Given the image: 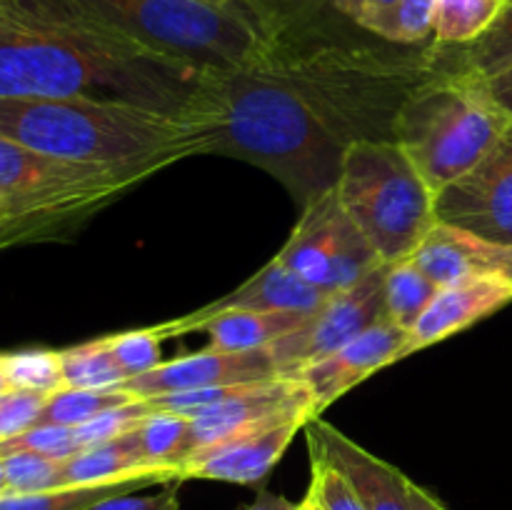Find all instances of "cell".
<instances>
[{"instance_id":"cell-1","label":"cell","mask_w":512,"mask_h":510,"mask_svg":"<svg viewBox=\"0 0 512 510\" xmlns=\"http://www.w3.org/2000/svg\"><path fill=\"white\" fill-rule=\"evenodd\" d=\"M223 75L113 38L60 0H0V98H93L218 118Z\"/></svg>"},{"instance_id":"cell-2","label":"cell","mask_w":512,"mask_h":510,"mask_svg":"<svg viewBox=\"0 0 512 510\" xmlns=\"http://www.w3.org/2000/svg\"><path fill=\"white\" fill-rule=\"evenodd\" d=\"M218 118H180L93 98H0V135L70 163L168 168L213 155Z\"/></svg>"},{"instance_id":"cell-3","label":"cell","mask_w":512,"mask_h":510,"mask_svg":"<svg viewBox=\"0 0 512 510\" xmlns=\"http://www.w3.org/2000/svg\"><path fill=\"white\" fill-rule=\"evenodd\" d=\"M440 45L390 50L323 43L310 50L278 45L273 65L308 113L345 150L360 140H395V118L420 83L443 68Z\"/></svg>"},{"instance_id":"cell-4","label":"cell","mask_w":512,"mask_h":510,"mask_svg":"<svg viewBox=\"0 0 512 510\" xmlns=\"http://www.w3.org/2000/svg\"><path fill=\"white\" fill-rule=\"evenodd\" d=\"M213 155L268 170L303 208L335 188L345 148L308 113L268 55L223 75Z\"/></svg>"},{"instance_id":"cell-5","label":"cell","mask_w":512,"mask_h":510,"mask_svg":"<svg viewBox=\"0 0 512 510\" xmlns=\"http://www.w3.org/2000/svg\"><path fill=\"white\" fill-rule=\"evenodd\" d=\"M93 28L165 58L215 73L245 68L278 50V40L243 3L215 0H60Z\"/></svg>"},{"instance_id":"cell-6","label":"cell","mask_w":512,"mask_h":510,"mask_svg":"<svg viewBox=\"0 0 512 510\" xmlns=\"http://www.w3.org/2000/svg\"><path fill=\"white\" fill-rule=\"evenodd\" d=\"M512 118L493 100L485 80L443 65L410 93L395 118L393 138L438 193L493 150Z\"/></svg>"},{"instance_id":"cell-7","label":"cell","mask_w":512,"mask_h":510,"mask_svg":"<svg viewBox=\"0 0 512 510\" xmlns=\"http://www.w3.org/2000/svg\"><path fill=\"white\" fill-rule=\"evenodd\" d=\"M155 173V165L70 163L0 135V248L78 223Z\"/></svg>"},{"instance_id":"cell-8","label":"cell","mask_w":512,"mask_h":510,"mask_svg":"<svg viewBox=\"0 0 512 510\" xmlns=\"http://www.w3.org/2000/svg\"><path fill=\"white\" fill-rule=\"evenodd\" d=\"M335 193L383 263L410 258L438 223L435 190L395 140L350 145Z\"/></svg>"},{"instance_id":"cell-9","label":"cell","mask_w":512,"mask_h":510,"mask_svg":"<svg viewBox=\"0 0 512 510\" xmlns=\"http://www.w3.org/2000/svg\"><path fill=\"white\" fill-rule=\"evenodd\" d=\"M385 270L388 263L370 270L350 288L330 293L318 310L308 315L293 333L268 345L270 358L283 375L298 373L305 365L335 353L358 338L370 325L385 318Z\"/></svg>"},{"instance_id":"cell-10","label":"cell","mask_w":512,"mask_h":510,"mask_svg":"<svg viewBox=\"0 0 512 510\" xmlns=\"http://www.w3.org/2000/svg\"><path fill=\"white\" fill-rule=\"evenodd\" d=\"M315 415L318 410L313 395L295 375H275L255 383H240L220 403L190 418L188 458L238 435L288 420L308 423Z\"/></svg>"},{"instance_id":"cell-11","label":"cell","mask_w":512,"mask_h":510,"mask_svg":"<svg viewBox=\"0 0 512 510\" xmlns=\"http://www.w3.org/2000/svg\"><path fill=\"white\" fill-rule=\"evenodd\" d=\"M435 218L512 248V125L475 168L435 193Z\"/></svg>"},{"instance_id":"cell-12","label":"cell","mask_w":512,"mask_h":510,"mask_svg":"<svg viewBox=\"0 0 512 510\" xmlns=\"http://www.w3.org/2000/svg\"><path fill=\"white\" fill-rule=\"evenodd\" d=\"M283 375L270 358L268 348L228 353V350L205 348L198 353L163 360L150 373L138 375L123 383L125 393L133 398H155V395L185 393V390L218 388V385L255 383V380Z\"/></svg>"},{"instance_id":"cell-13","label":"cell","mask_w":512,"mask_h":510,"mask_svg":"<svg viewBox=\"0 0 512 510\" xmlns=\"http://www.w3.org/2000/svg\"><path fill=\"white\" fill-rule=\"evenodd\" d=\"M405 340H408V330L383 318L380 323L370 325L358 338L345 343L343 348L305 365L293 375L303 380L305 388L310 390L315 410L320 415L328 405L343 398L348 390L363 383L365 378L398 363Z\"/></svg>"},{"instance_id":"cell-14","label":"cell","mask_w":512,"mask_h":510,"mask_svg":"<svg viewBox=\"0 0 512 510\" xmlns=\"http://www.w3.org/2000/svg\"><path fill=\"white\" fill-rule=\"evenodd\" d=\"M328 295L315 285L305 283L295 273H290L278 258L270 260L268 265L258 270L253 278L245 280L240 288L233 293L223 295V298L213 300V303L203 305L200 310L188 315H180L178 320H168V335L178 338V335L195 333L203 330V325L210 318L220 313H230V310H260V313H300L310 315L323 305Z\"/></svg>"},{"instance_id":"cell-15","label":"cell","mask_w":512,"mask_h":510,"mask_svg":"<svg viewBox=\"0 0 512 510\" xmlns=\"http://www.w3.org/2000/svg\"><path fill=\"white\" fill-rule=\"evenodd\" d=\"M410 258L438 288L500 278L512 283V248L468 230L435 223Z\"/></svg>"},{"instance_id":"cell-16","label":"cell","mask_w":512,"mask_h":510,"mask_svg":"<svg viewBox=\"0 0 512 510\" xmlns=\"http://www.w3.org/2000/svg\"><path fill=\"white\" fill-rule=\"evenodd\" d=\"M308 448L318 450L333 460L350 483L355 485L368 510H413L410 508V478H405L395 465L385 463L378 455L365 450L335 425L325 423L320 415L305 423Z\"/></svg>"},{"instance_id":"cell-17","label":"cell","mask_w":512,"mask_h":510,"mask_svg":"<svg viewBox=\"0 0 512 510\" xmlns=\"http://www.w3.org/2000/svg\"><path fill=\"white\" fill-rule=\"evenodd\" d=\"M305 425V420H288V423L270 425V428L253 430L238 435L225 443L200 450L183 465L180 478L220 480L235 485H260L278 465L295 433Z\"/></svg>"},{"instance_id":"cell-18","label":"cell","mask_w":512,"mask_h":510,"mask_svg":"<svg viewBox=\"0 0 512 510\" xmlns=\"http://www.w3.org/2000/svg\"><path fill=\"white\" fill-rule=\"evenodd\" d=\"M508 303H512L510 280L485 278L453 285V288H440L433 303L418 318V323L408 330V340L400 350V360L435 343H443L450 335L463 333L470 325L488 318Z\"/></svg>"},{"instance_id":"cell-19","label":"cell","mask_w":512,"mask_h":510,"mask_svg":"<svg viewBox=\"0 0 512 510\" xmlns=\"http://www.w3.org/2000/svg\"><path fill=\"white\" fill-rule=\"evenodd\" d=\"M348 225L350 218L340 205L338 193H335V188L328 190L325 195L303 205V213H300V220L295 223L288 243L280 248L275 258L290 273L325 293L330 273H333L335 253H338Z\"/></svg>"},{"instance_id":"cell-20","label":"cell","mask_w":512,"mask_h":510,"mask_svg":"<svg viewBox=\"0 0 512 510\" xmlns=\"http://www.w3.org/2000/svg\"><path fill=\"white\" fill-rule=\"evenodd\" d=\"M120 480H148V483H178L168 470L153 468L140 445L138 433L120 435V438L85 448L73 458L63 460V485H103Z\"/></svg>"},{"instance_id":"cell-21","label":"cell","mask_w":512,"mask_h":510,"mask_svg":"<svg viewBox=\"0 0 512 510\" xmlns=\"http://www.w3.org/2000/svg\"><path fill=\"white\" fill-rule=\"evenodd\" d=\"M278 43L293 38L298 30H313L328 18H340L360 30L365 18L393 0H243Z\"/></svg>"},{"instance_id":"cell-22","label":"cell","mask_w":512,"mask_h":510,"mask_svg":"<svg viewBox=\"0 0 512 510\" xmlns=\"http://www.w3.org/2000/svg\"><path fill=\"white\" fill-rule=\"evenodd\" d=\"M308 315L300 313H260V310H230L210 318L203 325L208 333V348L243 353L263 350L275 340L293 333Z\"/></svg>"},{"instance_id":"cell-23","label":"cell","mask_w":512,"mask_h":510,"mask_svg":"<svg viewBox=\"0 0 512 510\" xmlns=\"http://www.w3.org/2000/svg\"><path fill=\"white\" fill-rule=\"evenodd\" d=\"M438 285L418 268L413 258L388 263L385 270V318L400 328L410 330L418 323L433 298Z\"/></svg>"},{"instance_id":"cell-24","label":"cell","mask_w":512,"mask_h":510,"mask_svg":"<svg viewBox=\"0 0 512 510\" xmlns=\"http://www.w3.org/2000/svg\"><path fill=\"white\" fill-rule=\"evenodd\" d=\"M143 453L153 468L168 470L178 478L183 473V465L188 460L190 443V418L180 413H168V410H153L140 420L135 428Z\"/></svg>"},{"instance_id":"cell-25","label":"cell","mask_w":512,"mask_h":510,"mask_svg":"<svg viewBox=\"0 0 512 510\" xmlns=\"http://www.w3.org/2000/svg\"><path fill=\"white\" fill-rule=\"evenodd\" d=\"M505 0H435L433 43L463 48L475 43L503 13Z\"/></svg>"},{"instance_id":"cell-26","label":"cell","mask_w":512,"mask_h":510,"mask_svg":"<svg viewBox=\"0 0 512 510\" xmlns=\"http://www.w3.org/2000/svg\"><path fill=\"white\" fill-rule=\"evenodd\" d=\"M433 18L435 0H393L365 18L360 30L375 35L383 43L413 48L433 38Z\"/></svg>"},{"instance_id":"cell-27","label":"cell","mask_w":512,"mask_h":510,"mask_svg":"<svg viewBox=\"0 0 512 510\" xmlns=\"http://www.w3.org/2000/svg\"><path fill=\"white\" fill-rule=\"evenodd\" d=\"M153 485L148 480H120L103 485H68V488L43 490V493H5L0 495V510H88L115 495L135 493Z\"/></svg>"},{"instance_id":"cell-28","label":"cell","mask_w":512,"mask_h":510,"mask_svg":"<svg viewBox=\"0 0 512 510\" xmlns=\"http://www.w3.org/2000/svg\"><path fill=\"white\" fill-rule=\"evenodd\" d=\"M60 358H63L65 388L113 390L123 388V383L128 380L120 370L118 360L110 353L108 335L60 350Z\"/></svg>"},{"instance_id":"cell-29","label":"cell","mask_w":512,"mask_h":510,"mask_svg":"<svg viewBox=\"0 0 512 510\" xmlns=\"http://www.w3.org/2000/svg\"><path fill=\"white\" fill-rule=\"evenodd\" d=\"M455 65L480 80H490L512 68V0L475 43L458 48Z\"/></svg>"},{"instance_id":"cell-30","label":"cell","mask_w":512,"mask_h":510,"mask_svg":"<svg viewBox=\"0 0 512 510\" xmlns=\"http://www.w3.org/2000/svg\"><path fill=\"white\" fill-rule=\"evenodd\" d=\"M133 395L125 393L123 388L113 390H85V388H60L53 395H48L45 403L43 418L40 423H55L68 425V428H78V425L88 423L103 410L113 408V405L125 403Z\"/></svg>"},{"instance_id":"cell-31","label":"cell","mask_w":512,"mask_h":510,"mask_svg":"<svg viewBox=\"0 0 512 510\" xmlns=\"http://www.w3.org/2000/svg\"><path fill=\"white\" fill-rule=\"evenodd\" d=\"M5 373L13 388L35 390V393L53 395L65 388L63 358L60 350H20V353H3Z\"/></svg>"},{"instance_id":"cell-32","label":"cell","mask_w":512,"mask_h":510,"mask_svg":"<svg viewBox=\"0 0 512 510\" xmlns=\"http://www.w3.org/2000/svg\"><path fill=\"white\" fill-rule=\"evenodd\" d=\"M168 325L160 323L153 328L125 330V333L108 335V345L113 358L118 360L125 378H138L150 373L163 363V340H168Z\"/></svg>"},{"instance_id":"cell-33","label":"cell","mask_w":512,"mask_h":510,"mask_svg":"<svg viewBox=\"0 0 512 510\" xmlns=\"http://www.w3.org/2000/svg\"><path fill=\"white\" fill-rule=\"evenodd\" d=\"M308 498L320 510H368L348 475L318 450H310Z\"/></svg>"},{"instance_id":"cell-34","label":"cell","mask_w":512,"mask_h":510,"mask_svg":"<svg viewBox=\"0 0 512 510\" xmlns=\"http://www.w3.org/2000/svg\"><path fill=\"white\" fill-rule=\"evenodd\" d=\"M8 493H43V490L65 488L63 460L45 458L35 453L3 455Z\"/></svg>"},{"instance_id":"cell-35","label":"cell","mask_w":512,"mask_h":510,"mask_svg":"<svg viewBox=\"0 0 512 510\" xmlns=\"http://www.w3.org/2000/svg\"><path fill=\"white\" fill-rule=\"evenodd\" d=\"M150 413V405L143 398H130L125 403L113 405V408L103 410L95 418H90L88 423L78 425L75 428V440H78V448H95L100 443H108V440L120 438V435L130 433L140 425V420Z\"/></svg>"},{"instance_id":"cell-36","label":"cell","mask_w":512,"mask_h":510,"mask_svg":"<svg viewBox=\"0 0 512 510\" xmlns=\"http://www.w3.org/2000/svg\"><path fill=\"white\" fill-rule=\"evenodd\" d=\"M10 453H35L53 460H68L80 453L75 428L55 423H38L33 428L23 430L20 435L0 440V458Z\"/></svg>"},{"instance_id":"cell-37","label":"cell","mask_w":512,"mask_h":510,"mask_svg":"<svg viewBox=\"0 0 512 510\" xmlns=\"http://www.w3.org/2000/svg\"><path fill=\"white\" fill-rule=\"evenodd\" d=\"M45 403H48V395L35 393V390L13 388L0 395V440L13 438L38 425Z\"/></svg>"},{"instance_id":"cell-38","label":"cell","mask_w":512,"mask_h":510,"mask_svg":"<svg viewBox=\"0 0 512 510\" xmlns=\"http://www.w3.org/2000/svg\"><path fill=\"white\" fill-rule=\"evenodd\" d=\"M88 510H180V498L178 488L170 485L158 495H115V498L103 500V503L93 505Z\"/></svg>"},{"instance_id":"cell-39","label":"cell","mask_w":512,"mask_h":510,"mask_svg":"<svg viewBox=\"0 0 512 510\" xmlns=\"http://www.w3.org/2000/svg\"><path fill=\"white\" fill-rule=\"evenodd\" d=\"M485 88L493 95L495 103L505 110V113L512 118V68L505 70V73L495 75V78L485 80Z\"/></svg>"},{"instance_id":"cell-40","label":"cell","mask_w":512,"mask_h":510,"mask_svg":"<svg viewBox=\"0 0 512 510\" xmlns=\"http://www.w3.org/2000/svg\"><path fill=\"white\" fill-rule=\"evenodd\" d=\"M410 508L413 510H448L430 490L410 480Z\"/></svg>"},{"instance_id":"cell-41","label":"cell","mask_w":512,"mask_h":510,"mask_svg":"<svg viewBox=\"0 0 512 510\" xmlns=\"http://www.w3.org/2000/svg\"><path fill=\"white\" fill-rule=\"evenodd\" d=\"M243 510H295V503H290L283 495L270 493V490H260L258 498L250 505H245Z\"/></svg>"},{"instance_id":"cell-42","label":"cell","mask_w":512,"mask_h":510,"mask_svg":"<svg viewBox=\"0 0 512 510\" xmlns=\"http://www.w3.org/2000/svg\"><path fill=\"white\" fill-rule=\"evenodd\" d=\"M8 390H13V385H10L8 380V373H5V363H3V355H0V395H5Z\"/></svg>"},{"instance_id":"cell-43","label":"cell","mask_w":512,"mask_h":510,"mask_svg":"<svg viewBox=\"0 0 512 510\" xmlns=\"http://www.w3.org/2000/svg\"><path fill=\"white\" fill-rule=\"evenodd\" d=\"M8 493V478H5V465L3 458H0V495Z\"/></svg>"},{"instance_id":"cell-44","label":"cell","mask_w":512,"mask_h":510,"mask_svg":"<svg viewBox=\"0 0 512 510\" xmlns=\"http://www.w3.org/2000/svg\"><path fill=\"white\" fill-rule=\"evenodd\" d=\"M295 510H320V508H318V505L313 503V500L308 498V495H305V500H303V503L295 505Z\"/></svg>"},{"instance_id":"cell-45","label":"cell","mask_w":512,"mask_h":510,"mask_svg":"<svg viewBox=\"0 0 512 510\" xmlns=\"http://www.w3.org/2000/svg\"><path fill=\"white\" fill-rule=\"evenodd\" d=\"M215 3H233V0H215Z\"/></svg>"},{"instance_id":"cell-46","label":"cell","mask_w":512,"mask_h":510,"mask_svg":"<svg viewBox=\"0 0 512 510\" xmlns=\"http://www.w3.org/2000/svg\"><path fill=\"white\" fill-rule=\"evenodd\" d=\"M0 218H3V205H0Z\"/></svg>"},{"instance_id":"cell-47","label":"cell","mask_w":512,"mask_h":510,"mask_svg":"<svg viewBox=\"0 0 512 510\" xmlns=\"http://www.w3.org/2000/svg\"><path fill=\"white\" fill-rule=\"evenodd\" d=\"M505 3H508V0H505Z\"/></svg>"}]
</instances>
